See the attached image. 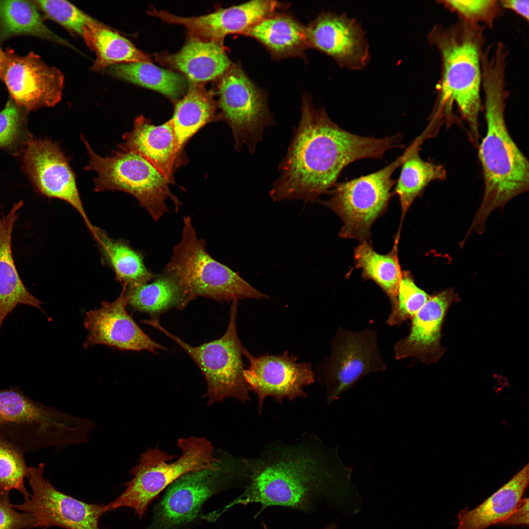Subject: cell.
<instances>
[{
	"mask_svg": "<svg viewBox=\"0 0 529 529\" xmlns=\"http://www.w3.org/2000/svg\"><path fill=\"white\" fill-rule=\"evenodd\" d=\"M459 299L452 288L431 295L411 319L408 335L396 343L395 359L413 358L427 364L436 362L443 353L441 331L445 316Z\"/></svg>",
	"mask_w": 529,
	"mask_h": 529,
	"instance_id": "cell-21",
	"label": "cell"
},
{
	"mask_svg": "<svg viewBox=\"0 0 529 529\" xmlns=\"http://www.w3.org/2000/svg\"><path fill=\"white\" fill-rule=\"evenodd\" d=\"M221 119L216 113L212 95L191 83L187 94L176 104L171 119L178 148L182 151L188 141L205 125Z\"/></svg>",
	"mask_w": 529,
	"mask_h": 529,
	"instance_id": "cell-29",
	"label": "cell"
},
{
	"mask_svg": "<svg viewBox=\"0 0 529 529\" xmlns=\"http://www.w3.org/2000/svg\"><path fill=\"white\" fill-rule=\"evenodd\" d=\"M430 296L415 284L409 274L402 272L396 299L391 305V312L387 320V324L391 326H398L407 320H411Z\"/></svg>",
	"mask_w": 529,
	"mask_h": 529,
	"instance_id": "cell-37",
	"label": "cell"
},
{
	"mask_svg": "<svg viewBox=\"0 0 529 529\" xmlns=\"http://www.w3.org/2000/svg\"><path fill=\"white\" fill-rule=\"evenodd\" d=\"M309 46L330 56L341 67L364 69L370 60L369 45L360 24L346 13L323 12L305 27Z\"/></svg>",
	"mask_w": 529,
	"mask_h": 529,
	"instance_id": "cell-19",
	"label": "cell"
},
{
	"mask_svg": "<svg viewBox=\"0 0 529 529\" xmlns=\"http://www.w3.org/2000/svg\"><path fill=\"white\" fill-rule=\"evenodd\" d=\"M498 1L501 7L510 10L527 22L529 21L528 0H503Z\"/></svg>",
	"mask_w": 529,
	"mask_h": 529,
	"instance_id": "cell-42",
	"label": "cell"
},
{
	"mask_svg": "<svg viewBox=\"0 0 529 529\" xmlns=\"http://www.w3.org/2000/svg\"><path fill=\"white\" fill-rule=\"evenodd\" d=\"M214 469L187 473L168 488L155 509L150 529H169L188 523L197 516L204 503L217 491L244 483L248 475L246 457L218 449Z\"/></svg>",
	"mask_w": 529,
	"mask_h": 529,
	"instance_id": "cell-10",
	"label": "cell"
},
{
	"mask_svg": "<svg viewBox=\"0 0 529 529\" xmlns=\"http://www.w3.org/2000/svg\"><path fill=\"white\" fill-rule=\"evenodd\" d=\"M425 133L418 137L407 148V155L401 164L395 193L398 195L401 208V221L410 205L427 185L435 180H443L447 175L442 165L423 160L419 151L425 137Z\"/></svg>",
	"mask_w": 529,
	"mask_h": 529,
	"instance_id": "cell-27",
	"label": "cell"
},
{
	"mask_svg": "<svg viewBox=\"0 0 529 529\" xmlns=\"http://www.w3.org/2000/svg\"><path fill=\"white\" fill-rule=\"evenodd\" d=\"M4 51L1 80L17 104L29 111L53 106L60 101L64 83L60 71L33 52L21 56L11 49Z\"/></svg>",
	"mask_w": 529,
	"mask_h": 529,
	"instance_id": "cell-16",
	"label": "cell"
},
{
	"mask_svg": "<svg viewBox=\"0 0 529 529\" xmlns=\"http://www.w3.org/2000/svg\"><path fill=\"white\" fill-rule=\"evenodd\" d=\"M122 140L118 145L120 151L140 155L171 183L174 182V170L180 164L182 152L178 147L171 119L156 126L140 115L134 120L132 130L123 134Z\"/></svg>",
	"mask_w": 529,
	"mask_h": 529,
	"instance_id": "cell-22",
	"label": "cell"
},
{
	"mask_svg": "<svg viewBox=\"0 0 529 529\" xmlns=\"http://www.w3.org/2000/svg\"><path fill=\"white\" fill-rule=\"evenodd\" d=\"M156 58L195 84L222 76L232 66L221 45L193 38L176 53L157 54Z\"/></svg>",
	"mask_w": 529,
	"mask_h": 529,
	"instance_id": "cell-24",
	"label": "cell"
},
{
	"mask_svg": "<svg viewBox=\"0 0 529 529\" xmlns=\"http://www.w3.org/2000/svg\"><path fill=\"white\" fill-rule=\"evenodd\" d=\"M177 446L181 456L176 458L159 449L149 448L142 453L130 471L133 477L124 484L125 490L106 505L109 511L130 508L141 519L148 506L164 489L184 474L203 469H214L218 458L212 443L203 437L180 438Z\"/></svg>",
	"mask_w": 529,
	"mask_h": 529,
	"instance_id": "cell-6",
	"label": "cell"
},
{
	"mask_svg": "<svg viewBox=\"0 0 529 529\" xmlns=\"http://www.w3.org/2000/svg\"><path fill=\"white\" fill-rule=\"evenodd\" d=\"M112 302L103 301L98 308L86 313L84 325L88 331L83 343L85 348L101 344L121 350H145L156 353L167 348L150 338L126 310L127 287Z\"/></svg>",
	"mask_w": 529,
	"mask_h": 529,
	"instance_id": "cell-18",
	"label": "cell"
},
{
	"mask_svg": "<svg viewBox=\"0 0 529 529\" xmlns=\"http://www.w3.org/2000/svg\"><path fill=\"white\" fill-rule=\"evenodd\" d=\"M22 205L23 202L19 201L6 215L0 214V331L6 317L19 304L36 308L47 315L41 307L43 302L23 284L13 257L12 234L18 211Z\"/></svg>",
	"mask_w": 529,
	"mask_h": 529,
	"instance_id": "cell-23",
	"label": "cell"
},
{
	"mask_svg": "<svg viewBox=\"0 0 529 529\" xmlns=\"http://www.w3.org/2000/svg\"><path fill=\"white\" fill-rule=\"evenodd\" d=\"M92 236L103 258L122 285L127 287L139 286L154 278L156 275L146 268L143 256L125 241L110 238L96 226Z\"/></svg>",
	"mask_w": 529,
	"mask_h": 529,
	"instance_id": "cell-30",
	"label": "cell"
},
{
	"mask_svg": "<svg viewBox=\"0 0 529 529\" xmlns=\"http://www.w3.org/2000/svg\"><path fill=\"white\" fill-rule=\"evenodd\" d=\"M322 529H337V525L335 522H332Z\"/></svg>",
	"mask_w": 529,
	"mask_h": 529,
	"instance_id": "cell-44",
	"label": "cell"
},
{
	"mask_svg": "<svg viewBox=\"0 0 529 529\" xmlns=\"http://www.w3.org/2000/svg\"><path fill=\"white\" fill-rule=\"evenodd\" d=\"M400 135L376 138L359 136L340 127L324 108L302 98L301 119L293 129L287 153L279 164L280 176L269 192L274 202L318 201L337 183L342 169L365 158L380 159L399 146Z\"/></svg>",
	"mask_w": 529,
	"mask_h": 529,
	"instance_id": "cell-2",
	"label": "cell"
},
{
	"mask_svg": "<svg viewBox=\"0 0 529 529\" xmlns=\"http://www.w3.org/2000/svg\"><path fill=\"white\" fill-rule=\"evenodd\" d=\"M529 498H522L512 512L498 525L528 526Z\"/></svg>",
	"mask_w": 529,
	"mask_h": 529,
	"instance_id": "cell-41",
	"label": "cell"
},
{
	"mask_svg": "<svg viewBox=\"0 0 529 529\" xmlns=\"http://www.w3.org/2000/svg\"><path fill=\"white\" fill-rule=\"evenodd\" d=\"M153 280L144 284L127 287V304L134 311L155 317L172 308L185 307L184 289L173 274L166 271L156 275Z\"/></svg>",
	"mask_w": 529,
	"mask_h": 529,
	"instance_id": "cell-28",
	"label": "cell"
},
{
	"mask_svg": "<svg viewBox=\"0 0 529 529\" xmlns=\"http://www.w3.org/2000/svg\"><path fill=\"white\" fill-rule=\"evenodd\" d=\"M261 42L276 58L302 55L309 47L305 27L290 16L274 14L246 33Z\"/></svg>",
	"mask_w": 529,
	"mask_h": 529,
	"instance_id": "cell-26",
	"label": "cell"
},
{
	"mask_svg": "<svg viewBox=\"0 0 529 529\" xmlns=\"http://www.w3.org/2000/svg\"><path fill=\"white\" fill-rule=\"evenodd\" d=\"M244 356L249 366L243 375L250 391L257 396L258 411L262 414L267 397L281 403L286 398L292 401L305 398L304 387L314 382L315 375L310 363L297 362L298 357L285 351L281 355L253 356L246 349Z\"/></svg>",
	"mask_w": 529,
	"mask_h": 529,
	"instance_id": "cell-15",
	"label": "cell"
},
{
	"mask_svg": "<svg viewBox=\"0 0 529 529\" xmlns=\"http://www.w3.org/2000/svg\"><path fill=\"white\" fill-rule=\"evenodd\" d=\"M5 60V51H3L0 46V79H1Z\"/></svg>",
	"mask_w": 529,
	"mask_h": 529,
	"instance_id": "cell-43",
	"label": "cell"
},
{
	"mask_svg": "<svg viewBox=\"0 0 529 529\" xmlns=\"http://www.w3.org/2000/svg\"><path fill=\"white\" fill-rule=\"evenodd\" d=\"M529 465L481 504L458 513L457 529H485L498 524L515 508L528 487Z\"/></svg>",
	"mask_w": 529,
	"mask_h": 529,
	"instance_id": "cell-25",
	"label": "cell"
},
{
	"mask_svg": "<svg viewBox=\"0 0 529 529\" xmlns=\"http://www.w3.org/2000/svg\"><path fill=\"white\" fill-rule=\"evenodd\" d=\"M34 522L31 514L19 512L13 507L9 493H0V529H30Z\"/></svg>",
	"mask_w": 529,
	"mask_h": 529,
	"instance_id": "cell-40",
	"label": "cell"
},
{
	"mask_svg": "<svg viewBox=\"0 0 529 529\" xmlns=\"http://www.w3.org/2000/svg\"><path fill=\"white\" fill-rule=\"evenodd\" d=\"M506 65L492 60L481 67L484 93L486 133L479 147V158L484 180L482 202L468 230L481 234L486 220L496 209L502 208L529 187V163L511 137L505 119Z\"/></svg>",
	"mask_w": 529,
	"mask_h": 529,
	"instance_id": "cell-3",
	"label": "cell"
},
{
	"mask_svg": "<svg viewBox=\"0 0 529 529\" xmlns=\"http://www.w3.org/2000/svg\"><path fill=\"white\" fill-rule=\"evenodd\" d=\"M407 151L395 161L366 175L336 183L327 193L329 198L318 202L341 219V238L365 240L374 221L384 212L392 195L396 180L394 171L404 161Z\"/></svg>",
	"mask_w": 529,
	"mask_h": 529,
	"instance_id": "cell-11",
	"label": "cell"
},
{
	"mask_svg": "<svg viewBox=\"0 0 529 529\" xmlns=\"http://www.w3.org/2000/svg\"><path fill=\"white\" fill-rule=\"evenodd\" d=\"M183 221L181 240L173 249L166 271L173 274L183 287L185 307L198 296L220 302L269 298L210 255L206 240L197 237L190 216H184Z\"/></svg>",
	"mask_w": 529,
	"mask_h": 529,
	"instance_id": "cell-7",
	"label": "cell"
},
{
	"mask_svg": "<svg viewBox=\"0 0 529 529\" xmlns=\"http://www.w3.org/2000/svg\"><path fill=\"white\" fill-rule=\"evenodd\" d=\"M27 112L9 98L0 112V148L16 154L24 150L33 138L26 128Z\"/></svg>",
	"mask_w": 529,
	"mask_h": 529,
	"instance_id": "cell-36",
	"label": "cell"
},
{
	"mask_svg": "<svg viewBox=\"0 0 529 529\" xmlns=\"http://www.w3.org/2000/svg\"><path fill=\"white\" fill-rule=\"evenodd\" d=\"M484 27L459 20L447 27L435 24L428 37L437 49L441 63L437 112L450 114L456 106L468 125L474 143L479 138Z\"/></svg>",
	"mask_w": 529,
	"mask_h": 529,
	"instance_id": "cell-4",
	"label": "cell"
},
{
	"mask_svg": "<svg viewBox=\"0 0 529 529\" xmlns=\"http://www.w3.org/2000/svg\"><path fill=\"white\" fill-rule=\"evenodd\" d=\"M270 9L264 0L249 1L238 5L221 8L206 15L183 17L152 8L150 13L164 22L181 24L191 38L222 45L231 34L245 35L256 24L267 17Z\"/></svg>",
	"mask_w": 529,
	"mask_h": 529,
	"instance_id": "cell-20",
	"label": "cell"
},
{
	"mask_svg": "<svg viewBox=\"0 0 529 529\" xmlns=\"http://www.w3.org/2000/svg\"><path fill=\"white\" fill-rule=\"evenodd\" d=\"M105 71L111 76L155 91L172 100L178 98L187 88L182 75L150 62L116 64Z\"/></svg>",
	"mask_w": 529,
	"mask_h": 529,
	"instance_id": "cell-33",
	"label": "cell"
},
{
	"mask_svg": "<svg viewBox=\"0 0 529 529\" xmlns=\"http://www.w3.org/2000/svg\"><path fill=\"white\" fill-rule=\"evenodd\" d=\"M397 243L396 240L391 252L381 254L364 240L355 248L354 255L356 266L362 270L363 277L372 280L382 289L391 305L395 302L402 276L397 255Z\"/></svg>",
	"mask_w": 529,
	"mask_h": 529,
	"instance_id": "cell-34",
	"label": "cell"
},
{
	"mask_svg": "<svg viewBox=\"0 0 529 529\" xmlns=\"http://www.w3.org/2000/svg\"><path fill=\"white\" fill-rule=\"evenodd\" d=\"M25 454L16 444L0 435V493L16 490L24 498L30 496L24 482L29 469Z\"/></svg>",
	"mask_w": 529,
	"mask_h": 529,
	"instance_id": "cell-35",
	"label": "cell"
},
{
	"mask_svg": "<svg viewBox=\"0 0 529 529\" xmlns=\"http://www.w3.org/2000/svg\"><path fill=\"white\" fill-rule=\"evenodd\" d=\"M23 160L24 169L38 191L71 205L93 234L96 226L84 209L70 160L59 146L48 139L32 138L24 150Z\"/></svg>",
	"mask_w": 529,
	"mask_h": 529,
	"instance_id": "cell-17",
	"label": "cell"
},
{
	"mask_svg": "<svg viewBox=\"0 0 529 529\" xmlns=\"http://www.w3.org/2000/svg\"><path fill=\"white\" fill-rule=\"evenodd\" d=\"M95 425L36 401L18 386L0 389V435L25 453L86 443Z\"/></svg>",
	"mask_w": 529,
	"mask_h": 529,
	"instance_id": "cell-5",
	"label": "cell"
},
{
	"mask_svg": "<svg viewBox=\"0 0 529 529\" xmlns=\"http://www.w3.org/2000/svg\"><path fill=\"white\" fill-rule=\"evenodd\" d=\"M248 459L249 476L236 503L259 504L261 511L278 506L306 512L324 500L345 514L361 506L352 468L342 462L338 447L314 433H305L291 443L276 440Z\"/></svg>",
	"mask_w": 529,
	"mask_h": 529,
	"instance_id": "cell-1",
	"label": "cell"
},
{
	"mask_svg": "<svg viewBox=\"0 0 529 529\" xmlns=\"http://www.w3.org/2000/svg\"><path fill=\"white\" fill-rule=\"evenodd\" d=\"M35 2L48 18L82 38L88 27L99 22L66 0H42Z\"/></svg>",
	"mask_w": 529,
	"mask_h": 529,
	"instance_id": "cell-38",
	"label": "cell"
},
{
	"mask_svg": "<svg viewBox=\"0 0 529 529\" xmlns=\"http://www.w3.org/2000/svg\"><path fill=\"white\" fill-rule=\"evenodd\" d=\"M218 93L221 116L232 130L235 149L239 151L246 145L255 153L264 131L275 123L265 95L239 65L222 75Z\"/></svg>",
	"mask_w": 529,
	"mask_h": 529,
	"instance_id": "cell-12",
	"label": "cell"
},
{
	"mask_svg": "<svg viewBox=\"0 0 529 529\" xmlns=\"http://www.w3.org/2000/svg\"><path fill=\"white\" fill-rule=\"evenodd\" d=\"M457 14L459 20L475 24H483L493 26L495 20L501 14V7L498 0H441L438 1Z\"/></svg>",
	"mask_w": 529,
	"mask_h": 529,
	"instance_id": "cell-39",
	"label": "cell"
},
{
	"mask_svg": "<svg viewBox=\"0 0 529 529\" xmlns=\"http://www.w3.org/2000/svg\"><path fill=\"white\" fill-rule=\"evenodd\" d=\"M82 38L96 53V59L92 66L95 71H105L116 64L151 60L149 55L129 40L99 22L87 27Z\"/></svg>",
	"mask_w": 529,
	"mask_h": 529,
	"instance_id": "cell-31",
	"label": "cell"
},
{
	"mask_svg": "<svg viewBox=\"0 0 529 529\" xmlns=\"http://www.w3.org/2000/svg\"><path fill=\"white\" fill-rule=\"evenodd\" d=\"M238 300L232 302L229 324L219 338L192 346L163 327L157 317L142 321L163 333L174 340L193 360L203 373L207 384L203 395L207 403L213 405L233 398L243 404L250 401L249 388L243 372L242 356L245 350L237 333L236 319Z\"/></svg>",
	"mask_w": 529,
	"mask_h": 529,
	"instance_id": "cell-8",
	"label": "cell"
},
{
	"mask_svg": "<svg viewBox=\"0 0 529 529\" xmlns=\"http://www.w3.org/2000/svg\"><path fill=\"white\" fill-rule=\"evenodd\" d=\"M30 35L74 48L45 24L35 1L0 0V41Z\"/></svg>",
	"mask_w": 529,
	"mask_h": 529,
	"instance_id": "cell-32",
	"label": "cell"
},
{
	"mask_svg": "<svg viewBox=\"0 0 529 529\" xmlns=\"http://www.w3.org/2000/svg\"><path fill=\"white\" fill-rule=\"evenodd\" d=\"M89 157L86 170L95 171L96 192L119 191L127 192L138 201L152 218L158 221L168 212L166 201L169 198L177 211L180 202L171 192L170 182L148 161L130 152L114 151L110 157L97 154L81 136Z\"/></svg>",
	"mask_w": 529,
	"mask_h": 529,
	"instance_id": "cell-9",
	"label": "cell"
},
{
	"mask_svg": "<svg viewBox=\"0 0 529 529\" xmlns=\"http://www.w3.org/2000/svg\"><path fill=\"white\" fill-rule=\"evenodd\" d=\"M45 468L44 463L29 467L27 479L32 494L13 507L33 516L32 528L101 529L99 519L109 511L106 505L87 503L62 492L44 477Z\"/></svg>",
	"mask_w": 529,
	"mask_h": 529,
	"instance_id": "cell-13",
	"label": "cell"
},
{
	"mask_svg": "<svg viewBox=\"0 0 529 529\" xmlns=\"http://www.w3.org/2000/svg\"><path fill=\"white\" fill-rule=\"evenodd\" d=\"M377 346L375 330L355 332L339 328L326 362L321 365L320 380L330 405L365 375L386 369Z\"/></svg>",
	"mask_w": 529,
	"mask_h": 529,
	"instance_id": "cell-14",
	"label": "cell"
}]
</instances>
